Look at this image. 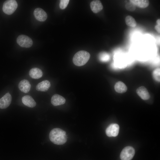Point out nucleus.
Listing matches in <instances>:
<instances>
[{
	"label": "nucleus",
	"instance_id": "obj_1",
	"mask_svg": "<svg viewBox=\"0 0 160 160\" xmlns=\"http://www.w3.org/2000/svg\"><path fill=\"white\" fill-rule=\"evenodd\" d=\"M50 140L55 144L61 145L64 144L67 140L66 132L59 128L52 129L49 134Z\"/></svg>",
	"mask_w": 160,
	"mask_h": 160
},
{
	"label": "nucleus",
	"instance_id": "obj_2",
	"mask_svg": "<svg viewBox=\"0 0 160 160\" xmlns=\"http://www.w3.org/2000/svg\"><path fill=\"white\" fill-rule=\"evenodd\" d=\"M90 56V54L88 52L84 50L80 51L75 54L73 58V61L76 65L82 66L87 63Z\"/></svg>",
	"mask_w": 160,
	"mask_h": 160
},
{
	"label": "nucleus",
	"instance_id": "obj_3",
	"mask_svg": "<svg viewBox=\"0 0 160 160\" xmlns=\"http://www.w3.org/2000/svg\"><path fill=\"white\" fill-rule=\"evenodd\" d=\"M17 6V4L16 0H7L4 3L2 10L5 14L10 15L15 12Z\"/></svg>",
	"mask_w": 160,
	"mask_h": 160
},
{
	"label": "nucleus",
	"instance_id": "obj_4",
	"mask_svg": "<svg viewBox=\"0 0 160 160\" xmlns=\"http://www.w3.org/2000/svg\"><path fill=\"white\" fill-rule=\"evenodd\" d=\"M17 42L20 47L25 48L31 47L33 44L32 39L29 37L24 35L19 36L17 38Z\"/></svg>",
	"mask_w": 160,
	"mask_h": 160
},
{
	"label": "nucleus",
	"instance_id": "obj_5",
	"mask_svg": "<svg viewBox=\"0 0 160 160\" xmlns=\"http://www.w3.org/2000/svg\"><path fill=\"white\" fill-rule=\"evenodd\" d=\"M135 153L134 149L131 146L125 147L121 153L120 157L121 160H131Z\"/></svg>",
	"mask_w": 160,
	"mask_h": 160
},
{
	"label": "nucleus",
	"instance_id": "obj_6",
	"mask_svg": "<svg viewBox=\"0 0 160 160\" xmlns=\"http://www.w3.org/2000/svg\"><path fill=\"white\" fill-rule=\"evenodd\" d=\"M119 129V126L118 124H111L108 126L106 129V135L109 137H116L118 134Z\"/></svg>",
	"mask_w": 160,
	"mask_h": 160
},
{
	"label": "nucleus",
	"instance_id": "obj_7",
	"mask_svg": "<svg viewBox=\"0 0 160 160\" xmlns=\"http://www.w3.org/2000/svg\"><path fill=\"white\" fill-rule=\"evenodd\" d=\"M33 14L36 19L40 21L43 22L47 19V15L46 12L41 8H36L33 12Z\"/></svg>",
	"mask_w": 160,
	"mask_h": 160
},
{
	"label": "nucleus",
	"instance_id": "obj_8",
	"mask_svg": "<svg viewBox=\"0 0 160 160\" xmlns=\"http://www.w3.org/2000/svg\"><path fill=\"white\" fill-rule=\"evenodd\" d=\"M12 100L11 95L9 93H6L0 99V108L4 109L10 105Z\"/></svg>",
	"mask_w": 160,
	"mask_h": 160
},
{
	"label": "nucleus",
	"instance_id": "obj_9",
	"mask_svg": "<svg viewBox=\"0 0 160 160\" xmlns=\"http://www.w3.org/2000/svg\"><path fill=\"white\" fill-rule=\"evenodd\" d=\"M65 101V99L63 97L57 94L54 95L51 99L52 104L55 106L63 105Z\"/></svg>",
	"mask_w": 160,
	"mask_h": 160
},
{
	"label": "nucleus",
	"instance_id": "obj_10",
	"mask_svg": "<svg viewBox=\"0 0 160 160\" xmlns=\"http://www.w3.org/2000/svg\"><path fill=\"white\" fill-rule=\"evenodd\" d=\"M18 87L21 92L27 93L30 90L31 85L28 81L26 79H23L19 82Z\"/></svg>",
	"mask_w": 160,
	"mask_h": 160
},
{
	"label": "nucleus",
	"instance_id": "obj_11",
	"mask_svg": "<svg viewBox=\"0 0 160 160\" xmlns=\"http://www.w3.org/2000/svg\"><path fill=\"white\" fill-rule=\"evenodd\" d=\"M90 7L92 11L95 13H97L101 11L103 7L100 0H93L90 3Z\"/></svg>",
	"mask_w": 160,
	"mask_h": 160
},
{
	"label": "nucleus",
	"instance_id": "obj_12",
	"mask_svg": "<svg viewBox=\"0 0 160 160\" xmlns=\"http://www.w3.org/2000/svg\"><path fill=\"white\" fill-rule=\"evenodd\" d=\"M137 95L143 100H147L150 97V95L146 88L144 86L139 87L136 90Z\"/></svg>",
	"mask_w": 160,
	"mask_h": 160
},
{
	"label": "nucleus",
	"instance_id": "obj_13",
	"mask_svg": "<svg viewBox=\"0 0 160 160\" xmlns=\"http://www.w3.org/2000/svg\"><path fill=\"white\" fill-rule=\"evenodd\" d=\"M22 100L24 105L30 108L35 107L36 103L33 98L30 96L25 95L22 97Z\"/></svg>",
	"mask_w": 160,
	"mask_h": 160
},
{
	"label": "nucleus",
	"instance_id": "obj_14",
	"mask_svg": "<svg viewBox=\"0 0 160 160\" xmlns=\"http://www.w3.org/2000/svg\"><path fill=\"white\" fill-rule=\"evenodd\" d=\"M50 87V82L45 80L38 83L36 86V89L38 91L45 92L48 90Z\"/></svg>",
	"mask_w": 160,
	"mask_h": 160
},
{
	"label": "nucleus",
	"instance_id": "obj_15",
	"mask_svg": "<svg viewBox=\"0 0 160 160\" xmlns=\"http://www.w3.org/2000/svg\"><path fill=\"white\" fill-rule=\"evenodd\" d=\"M29 75L32 78L37 79L41 78L42 76L43 72L39 68H34L30 70Z\"/></svg>",
	"mask_w": 160,
	"mask_h": 160
},
{
	"label": "nucleus",
	"instance_id": "obj_16",
	"mask_svg": "<svg viewBox=\"0 0 160 160\" xmlns=\"http://www.w3.org/2000/svg\"><path fill=\"white\" fill-rule=\"evenodd\" d=\"M114 89L116 92L120 93L126 92L127 89L126 85L123 82L119 81L116 83L114 86Z\"/></svg>",
	"mask_w": 160,
	"mask_h": 160
},
{
	"label": "nucleus",
	"instance_id": "obj_17",
	"mask_svg": "<svg viewBox=\"0 0 160 160\" xmlns=\"http://www.w3.org/2000/svg\"><path fill=\"white\" fill-rule=\"evenodd\" d=\"M129 2L133 3L135 6L141 8H145L148 7L149 2L147 0H130Z\"/></svg>",
	"mask_w": 160,
	"mask_h": 160
},
{
	"label": "nucleus",
	"instance_id": "obj_18",
	"mask_svg": "<svg viewBox=\"0 0 160 160\" xmlns=\"http://www.w3.org/2000/svg\"><path fill=\"white\" fill-rule=\"evenodd\" d=\"M125 20L126 23L128 26L134 27L137 25V23L135 20L131 16H127L126 17Z\"/></svg>",
	"mask_w": 160,
	"mask_h": 160
},
{
	"label": "nucleus",
	"instance_id": "obj_19",
	"mask_svg": "<svg viewBox=\"0 0 160 160\" xmlns=\"http://www.w3.org/2000/svg\"><path fill=\"white\" fill-rule=\"evenodd\" d=\"M153 76L154 79L156 81H160V69L159 68L156 69L153 72Z\"/></svg>",
	"mask_w": 160,
	"mask_h": 160
},
{
	"label": "nucleus",
	"instance_id": "obj_20",
	"mask_svg": "<svg viewBox=\"0 0 160 160\" xmlns=\"http://www.w3.org/2000/svg\"><path fill=\"white\" fill-rule=\"evenodd\" d=\"M100 60L103 62H106L109 59V56L107 53L103 52L100 53L99 55Z\"/></svg>",
	"mask_w": 160,
	"mask_h": 160
},
{
	"label": "nucleus",
	"instance_id": "obj_21",
	"mask_svg": "<svg viewBox=\"0 0 160 160\" xmlns=\"http://www.w3.org/2000/svg\"><path fill=\"white\" fill-rule=\"evenodd\" d=\"M59 7L60 9H63L66 8L69 2V0H60Z\"/></svg>",
	"mask_w": 160,
	"mask_h": 160
},
{
	"label": "nucleus",
	"instance_id": "obj_22",
	"mask_svg": "<svg viewBox=\"0 0 160 160\" xmlns=\"http://www.w3.org/2000/svg\"><path fill=\"white\" fill-rule=\"evenodd\" d=\"M125 7L127 10L130 11H133L135 9V6L130 2L126 4Z\"/></svg>",
	"mask_w": 160,
	"mask_h": 160
},
{
	"label": "nucleus",
	"instance_id": "obj_23",
	"mask_svg": "<svg viewBox=\"0 0 160 160\" xmlns=\"http://www.w3.org/2000/svg\"><path fill=\"white\" fill-rule=\"evenodd\" d=\"M155 28L159 33H160V25H156L155 26Z\"/></svg>",
	"mask_w": 160,
	"mask_h": 160
},
{
	"label": "nucleus",
	"instance_id": "obj_24",
	"mask_svg": "<svg viewBox=\"0 0 160 160\" xmlns=\"http://www.w3.org/2000/svg\"><path fill=\"white\" fill-rule=\"evenodd\" d=\"M157 25H160V19H158L156 21Z\"/></svg>",
	"mask_w": 160,
	"mask_h": 160
}]
</instances>
